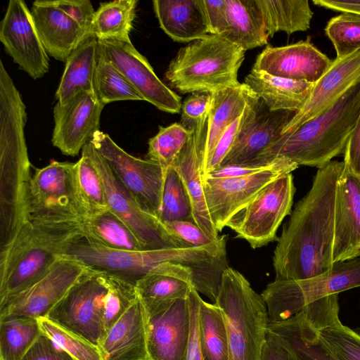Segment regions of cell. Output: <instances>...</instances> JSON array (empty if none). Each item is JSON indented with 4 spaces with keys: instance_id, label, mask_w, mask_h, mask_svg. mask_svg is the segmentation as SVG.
<instances>
[{
    "instance_id": "obj_7",
    "label": "cell",
    "mask_w": 360,
    "mask_h": 360,
    "mask_svg": "<svg viewBox=\"0 0 360 360\" xmlns=\"http://www.w3.org/2000/svg\"><path fill=\"white\" fill-rule=\"evenodd\" d=\"M360 287V257L333 263L326 271L305 279H278L261 296L269 322L287 320L321 298Z\"/></svg>"
},
{
    "instance_id": "obj_48",
    "label": "cell",
    "mask_w": 360,
    "mask_h": 360,
    "mask_svg": "<svg viewBox=\"0 0 360 360\" xmlns=\"http://www.w3.org/2000/svg\"><path fill=\"white\" fill-rule=\"evenodd\" d=\"M58 9L78 23L88 34H91V26L95 11L89 0L51 1Z\"/></svg>"
},
{
    "instance_id": "obj_41",
    "label": "cell",
    "mask_w": 360,
    "mask_h": 360,
    "mask_svg": "<svg viewBox=\"0 0 360 360\" xmlns=\"http://www.w3.org/2000/svg\"><path fill=\"white\" fill-rule=\"evenodd\" d=\"M193 134L182 124L159 127L155 136L149 139L148 159L159 163L165 169L171 167Z\"/></svg>"
},
{
    "instance_id": "obj_43",
    "label": "cell",
    "mask_w": 360,
    "mask_h": 360,
    "mask_svg": "<svg viewBox=\"0 0 360 360\" xmlns=\"http://www.w3.org/2000/svg\"><path fill=\"white\" fill-rule=\"evenodd\" d=\"M37 319L42 334L53 341L75 360H103L98 346L45 316Z\"/></svg>"
},
{
    "instance_id": "obj_1",
    "label": "cell",
    "mask_w": 360,
    "mask_h": 360,
    "mask_svg": "<svg viewBox=\"0 0 360 360\" xmlns=\"http://www.w3.org/2000/svg\"><path fill=\"white\" fill-rule=\"evenodd\" d=\"M344 161L318 169L308 193L283 225L273 256L276 278L300 280L321 274L333 262L337 184Z\"/></svg>"
},
{
    "instance_id": "obj_51",
    "label": "cell",
    "mask_w": 360,
    "mask_h": 360,
    "mask_svg": "<svg viewBox=\"0 0 360 360\" xmlns=\"http://www.w3.org/2000/svg\"><path fill=\"white\" fill-rule=\"evenodd\" d=\"M210 34L221 37L227 29L226 0H202Z\"/></svg>"
},
{
    "instance_id": "obj_13",
    "label": "cell",
    "mask_w": 360,
    "mask_h": 360,
    "mask_svg": "<svg viewBox=\"0 0 360 360\" xmlns=\"http://www.w3.org/2000/svg\"><path fill=\"white\" fill-rule=\"evenodd\" d=\"M298 167L285 158H279L270 167L252 175L204 179L202 184L207 210L218 232H221L227 222L264 187Z\"/></svg>"
},
{
    "instance_id": "obj_38",
    "label": "cell",
    "mask_w": 360,
    "mask_h": 360,
    "mask_svg": "<svg viewBox=\"0 0 360 360\" xmlns=\"http://www.w3.org/2000/svg\"><path fill=\"white\" fill-rule=\"evenodd\" d=\"M41 334L37 319H0V356L6 360H20Z\"/></svg>"
},
{
    "instance_id": "obj_27",
    "label": "cell",
    "mask_w": 360,
    "mask_h": 360,
    "mask_svg": "<svg viewBox=\"0 0 360 360\" xmlns=\"http://www.w3.org/2000/svg\"><path fill=\"white\" fill-rule=\"evenodd\" d=\"M162 30L174 41L192 42L210 34L202 0H155Z\"/></svg>"
},
{
    "instance_id": "obj_36",
    "label": "cell",
    "mask_w": 360,
    "mask_h": 360,
    "mask_svg": "<svg viewBox=\"0 0 360 360\" xmlns=\"http://www.w3.org/2000/svg\"><path fill=\"white\" fill-rule=\"evenodd\" d=\"M136 0H115L101 3L95 11L91 34L98 39L130 41L136 16Z\"/></svg>"
},
{
    "instance_id": "obj_23",
    "label": "cell",
    "mask_w": 360,
    "mask_h": 360,
    "mask_svg": "<svg viewBox=\"0 0 360 360\" xmlns=\"http://www.w3.org/2000/svg\"><path fill=\"white\" fill-rule=\"evenodd\" d=\"M360 257V176L345 165L335 197L333 262Z\"/></svg>"
},
{
    "instance_id": "obj_3",
    "label": "cell",
    "mask_w": 360,
    "mask_h": 360,
    "mask_svg": "<svg viewBox=\"0 0 360 360\" xmlns=\"http://www.w3.org/2000/svg\"><path fill=\"white\" fill-rule=\"evenodd\" d=\"M82 235L81 226L25 225L0 254V303L44 278L62 257L67 244Z\"/></svg>"
},
{
    "instance_id": "obj_10",
    "label": "cell",
    "mask_w": 360,
    "mask_h": 360,
    "mask_svg": "<svg viewBox=\"0 0 360 360\" xmlns=\"http://www.w3.org/2000/svg\"><path fill=\"white\" fill-rule=\"evenodd\" d=\"M295 193L293 176L291 173L284 174L258 193L226 226L253 249L278 240L277 230L284 218L292 212Z\"/></svg>"
},
{
    "instance_id": "obj_30",
    "label": "cell",
    "mask_w": 360,
    "mask_h": 360,
    "mask_svg": "<svg viewBox=\"0 0 360 360\" xmlns=\"http://www.w3.org/2000/svg\"><path fill=\"white\" fill-rule=\"evenodd\" d=\"M251 89L245 84L212 94V105L207 117V138L201 174L210 161L213 150L225 130L242 114Z\"/></svg>"
},
{
    "instance_id": "obj_22",
    "label": "cell",
    "mask_w": 360,
    "mask_h": 360,
    "mask_svg": "<svg viewBox=\"0 0 360 360\" xmlns=\"http://www.w3.org/2000/svg\"><path fill=\"white\" fill-rule=\"evenodd\" d=\"M207 117L193 127V134L172 167L179 174L187 195L191 210L192 220L210 238H219L206 204L201 169L207 138Z\"/></svg>"
},
{
    "instance_id": "obj_55",
    "label": "cell",
    "mask_w": 360,
    "mask_h": 360,
    "mask_svg": "<svg viewBox=\"0 0 360 360\" xmlns=\"http://www.w3.org/2000/svg\"><path fill=\"white\" fill-rule=\"evenodd\" d=\"M260 360H296L285 348L275 342L266 338L263 346Z\"/></svg>"
},
{
    "instance_id": "obj_25",
    "label": "cell",
    "mask_w": 360,
    "mask_h": 360,
    "mask_svg": "<svg viewBox=\"0 0 360 360\" xmlns=\"http://www.w3.org/2000/svg\"><path fill=\"white\" fill-rule=\"evenodd\" d=\"M40 39L48 55L66 62L89 34L51 1H35L30 10Z\"/></svg>"
},
{
    "instance_id": "obj_35",
    "label": "cell",
    "mask_w": 360,
    "mask_h": 360,
    "mask_svg": "<svg viewBox=\"0 0 360 360\" xmlns=\"http://www.w3.org/2000/svg\"><path fill=\"white\" fill-rule=\"evenodd\" d=\"M339 307L326 311L312 323L337 360H360V328L352 329L339 319Z\"/></svg>"
},
{
    "instance_id": "obj_12",
    "label": "cell",
    "mask_w": 360,
    "mask_h": 360,
    "mask_svg": "<svg viewBox=\"0 0 360 360\" xmlns=\"http://www.w3.org/2000/svg\"><path fill=\"white\" fill-rule=\"evenodd\" d=\"M91 141L136 204L144 212L158 218L166 169L155 161L129 154L101 130Z\"/></svg>"
},
{
    "instance_id": "obj_5",
    "label": "cell",
    "mask_w": 360,
    "mask_h": 360,
    "mask_svg": "<svg viewBox=\"0 0 360 360\" xmlns=\"http://www.w3.org/2000/svg\"><path fill=\"white\" fill-rule=\"evenodd\" d=\"M215 304L226 324L229 360H260L267 338L266 304L239 271L224 272Z\"/></svg>"
},
{
    "instance_id": "obj_6",
    "label": "cell",
    "mask_w": 360,
    "mask_h": 360,
    "mask_svg": "<svg viewBox=\"0 0 360 360\" xmlns=\"http://www.w3.org/2000/svg\"><path fill=\"white\" fill-rule=\"evenodd\" d=\"M75 184V162L53 160L34 168L28 188L27 224L78 227L86 220Z\"/></svg>"
},
{
    "instance_id": "obj_32",
    "label": "cell",
    "mask_w": 360,
    "mask_h": 360,
    "mask_svg": "<svg viewBox=\"0 0 360 360\" xmlns=\"http://www.w3.org/2000/svg\"><path fill=\"white\" fill-rule=\"evenodd\" d=\"M193 288L191 269L172 262L162 264L135 285L137 295L143 302L187 298Z\"/></svg>"
},
{
    "instance_id": "obj_39",
    "label": "cell",
    "mask_w": 360,
    "mask_h": 360,
    "mask_svg": "<svg viewBox=\"0 0 360 360\" xmlns=\"http://www.w3.org/2000/svg\"><path fill=\"white\" fill-rule=\"evenodd\" d=\"M75 179L77 195L86 219L109 210L101 179L89 157L83 152L79 160L75 162Z\"/></svg>"
},
{
    "instance_id": "obj_44",
    "label": "cell",
    "mask_w": 360,
    "mask_h": 360,
    "mask_svg": "<svg viewBox=\"0 0 360 360\" xmlns=\"http://www.w3.org/2000/svg\"><path fill=\"white\" fill-rule=\"evenodd\" d=\"M325 32L333 43L336 58H340L360 50V16L342 13L332 18Z\"/></svg>"
},
{
    "instance_id": "obj_11",
    "label": "cell",
    "mask_w": 360,
    "mask_h": 360,
    "mask_svg": "<svg viewBox=\"0 0 360 360\" xmlns=\"http://www.w3.org/2000/svg\"><path fill=\"white\" fill-rule=\"evenodd\" d=\"M82 152L89 157L101 179L109 211L130 228L144 250L191 248L175 237L158 218L144 212L136 204L91 141L83 147Z\"/></svg>"
},
{
    "instance_id": "obj_4",
    "label": "cell",
    "mask_w": 360,
    "mask_h": 360,
    "mask_svg": "<svg viewBox=\"0 0 360 360\" xmlns=\"http://www.w3.org/2000/svg\"><path fill=\"white\" fill-rule=\"evenodd\" d=\"M243 49L214 34L181 48L169 63L165 77L181 94L209 93L234 87L244 59Z\"/></svg>"
},
{
    "instance_id": "obj_56",
    "label": "cell",
    "mask_w": 360,
    "mask_h": 360,
    "mask_svg": "<svg viewBox=\"0 0 360 360\" xmlns=\"http://www.w3.org/2000/svg\"><path fill=\"white\" fill-rule=\"evenodd\" d=\"M0 360H6L4 358H3L2 356H0Z\"/></svg>"
},
{
    "instance_id": "obj_24",
    "label": "cell",
    "mask_w": 360,
    "mask_h": 360,
    "mask_svg": "<svg viewBox=\"0 0 360 360\" xmlns=\"http://www.w3.org/2000/svg\"><path fill=\"white\" fill-rule=\"evenodd\" d=\"M99 349L103 360H150L146 311L139 297L106 332Z\"/></svg>"
},
{
    "instance_id": "obj_34",
    "label": "cell",
    "mask_w": 360,
    "mask_h": 360,
    "mask_svg": "<svg viewBox=\"0 0 360 360\" xmlns=\"http://www.w3.org/2000/svg\"><path fill=\"white\" fill-rule=\"evenodd\" d=\"M269 37L278 32L290 34L310 27L313 12L308 0H256Z\"/></svg>"
},
{
    "instance_id": "obj_2",
    "label": "cell",
    "mask_w": 360,
    "mask_h": 360,
    "mask_svg": "<svg viewBox=\"0 0 360 360\" xmlns=\"http://www.w3.org/2000/svg\"><path fill=\"white\" fill-rule=\"evenodd\" d=\"M359 113L360 82L323 114L281 135L261 158L260 164L282 158L298 166L323 167L345 153Z\"/></svg>"
},
{
    "instance_id": "obj_18",
    "label": "cell",
    "mask_w": 360,
    "mask_h": 360,
    "mask_svg": "<svg viewBox=\"0 0 360 360\" xmlns=\"http://www.w3.org/2000/svg\"><path fill=\"white\" fill-rule=\"evenodd\" d=\"M0 40L14 63L32 79H39L48 72L49 55L24 1H9L1 22Z\"/></svg>"
},
{
    "instance_id": "obj_16",
    "label": "cell",
    "mask_w": 360,
    "mask_h": 360,
    "mask_svg": "<svg viewBox=\"0 0 360 360\" xmlns=\"http://www.w3.org/2000/svg\"><path fill=\"white\" fill-rule=\"evenodd\" d=\"M90 269L76 259L62 257L40 281L0 303V319L46 316Z\"/></svg>"
},
{
    "instance_id": "obj_29",
    "label": "cell",
    "mask_w": 360,
    "mask_h": 360,
    "mask_svg": "<svg viewBox=\"0 0 360 360\" xmlns=\"http://www.w3.org/2000/svg\"><path fill=\"white\" fill-rule=\"evenodd\" d=\"M98 51V39L91 34L70 54L56 92L58 103L64 104L82 91L94 92Z\"/></svg>"
},
{
    "instance_id": "obj_37",
    "label": "cell",
    "mask_w": 360,
    "mask_h": 360,
    "mask_svg": "<svg viewBox=\"0 0 360 360\" xmlns=\"http://www.w3.org/2000/svg\"><path fill=\"white\" fill-rule=\"evenodd\" d=\"M198 330L204 360H229L228 336L224 317L214 303L199 302Z\"/></svg>"
},
{
    "instance_id": "obj_21",
    "label": "cell",
    "mask_w": 360,
    "mask_h": 360,
    "mask_svg": "<svg viewBox=\"0 0 360 360\" xmlns=\"http://www.w3.org/2000/svg\"><path fill=\"white\" fill-rule=\"evenodd\" d=\"M360 82V50L333 60L330 68L314 83L302 109L281 132H292L305 122L330 108L349 89Z\"/></svg>"
},
{
    "instance_id": "obj_52",
    "label": "cell",
    "mask_w": 360,
    "mask_h": 360,
    "mask_svg": "<svg viewBox=\"0 0 360 360\" xmlns=\"http://www.w3.org/2000/svg\"><path fill=\"white\" fill-rule=\"evenodd\" d=\"M276 159L267 165H235L221 166L207 174L204 179L207 177L216 179L233 178L252 175L270 167Z\"/></svg>"
},
{
    "instance_id": "obj_14",
    "label": "cell",
    "mask_w": 360,
    "mask_h": 360,
    "mask_svg": "<svg viewBox=\"0 0 360 360\" xmlns=\"http://www.w3.org/2000/svg\"><path fill=\"white\" fill-rule=\"evenodd\" d=\"M295 113L289 110H270L251 90L245 108L243 124L219 167L262 165L261 158L281 136L282 131Z\"/></svg>"
},
{
    "instance_id": "obj_45",
    "label": "cell",
    "mask_w": 360,
    "mask_h": 360,
    "mask_svg": "<svg viewBox=\"0 0 360 360\" xmlns=\"http://www.w3.org/2000/svg\"><path fill=\"white\" fill-rule=\"evenodd\" d=\"M137 297L134 286L112 276L104 305L105 335Z\"/></svg>"
},
{
    "instance_id": "obj_20",
    "label": "cell",
    "mask_w": 360,
    "mask_h": 360,
    "mask_svg": "<svg viewBox=\"0 0 360 360\" xmlns=\"http://www.w3.org/2000/svg\"><path fill=\"white\" fill-rule=\"evenodd\" d=\"M333 60L319 51L311 37L297 43L274 47L267 45L257 56L252 69L297 81L316 83Z\"/></svg>"
},
{
    "instance_id": "obj_26",
    "label": "cell",
    "mask_w": 360,
    "mask_h": 360,
    "mask_svg": "<svg viewBox=\"0 0 360 360\" xmlns=\"http://www.w3.org/2000/svg\"><path fill=\"white\" fill-rule=\"evenodd\" d=\"M267 338L285 348L296 360H337L302 311L283 321H269Z\"/></svg>"
},
{
    "instance_id": "obj_42",
    "label": "cell",
    "mask_w": 360,
    "mask_h": 360,
    "mask_svg": "<svg viewBox=\"0 0 360 360\" xmlns=\"http://www.w3.org/2000/svg\"><path fill=\"white\" fill-rule=\"evenodd\" d=\"M158 219L164 224L181 220L193 221L188 197L179 174L172 167L166 169Z\"/></svg>"
},
{
    "instance_id": "obj_50",
    "label": "cell",
    "mask_w": 360,
    "mask_h": 360,
    "mask_svg": "<svg viewBox=\"0 0 360 360\" xmlns=\"http://www.w3.org/2000/svg\"><path fill=\"white\" fill-rule=\"evenodd\" d=\"M20 360H75L45 335L41 334Z\"/></svg>"
},
{
    "instance_id": "obj_17",
    "label": "cell",
    "mask_w": 360,
    "mask_h": 360,
    "mask_svg": "<svg viewBox=\"0 0 360 360\" xmlns=\"http://www.w3.org/2000/svg\"><path fill=\"white\" fill-rule=\"evenodd\" d=\"M100 52L131 83L145 101L168 113H179L181 98L156 75L148 60L132 43L116 39H98Z\"/></svg>"
},
{
    "instance_id": "obj_49",
    "label": "cell",
    "mask_w": 360,
    "mask_h": 360,
    "mask_svg": "<svg viewBox=\"0 0 360 360\" xmlns=\"http://www.w3.org/2000/svg\"><path fill=\"white\" fill-rule=\"evenodd\" d=\"M245 116V109L242 114L225 130L219 139L211 157L207 167L202 176L204 177L218 168L236 140Z\"/></svg>"
},
{
    "instance_id": "obj_47",
    "label": "cell",
    "mask_w": 360,
    "mask_h": 360,
    "mask_svg": "<svg viewBox=\"0 0 360 360\" xmlns=\"http://www.w3.org/2000/svg\"><path fill=\"white\" fill-rule=\"evenodd\" d=\"M169 231L188 247H201L214 242L193 221H176L165 224Z\"/></svg>"
},
{
    "instance_id": "obj_8",
    "label": "cell",
    "mask_w": 360,
    "mask_h": 360,
    "mask_svg": "<svg viewBox=\"0 0 360 360\" xmlns=\"http://www.w3.org/2000/svg\"><path fill=\"white\" fill-rule=\"evenodd\" d=\"M31 166L25 140L0 142V254L8 250L27 224Z\"/></svg>"
},
{
    "instance_id": "obj_19",
    "label": "cell",
    "mask_w": 360,
    "mask_h": 360,
    "mask_svg": "<svg viewBox=\"0 0 360 360\" xmlns=\"http://www.w3.org/2000/svg\"><path fill=\"white\" fill-rule=\"evenodd\" d=\"M105 106L95 92L82 91L53 108L51 142L65 155L76 156L98 131Z\"/></svg>"
},
{
    "instance_id": "obj_9",
    "label": "cell",
    "mask_w": 360,
    "mask_h": 360,
    "mask_svg": "<svg viewBox=\"0 0 360 360\" xmlns=\"http://www.w3.org/2000/svg\"><path fill=\"white\" fill-rule=\"evenodd\" d=\"M111 278L90 269L45 317L99 347L105 335L104 305Z\"/></svg>"
},
{
    "instance_id": "obj_54",
    "label": "cell",
    "mask_w": 360,
    "mask_h": 360,
    "mask_svg": "<svg viewBox=\"0 0 360 360\" xmlns=\"http://www.w3.org/2000/svg\"><path fill=\"white\" fill-rule=\"evenodd\" d=\"M312 2L328 9L360 16V0H313Z\"/></svg>"
},
{
    "instance_id": "obj_53",
    "label": "cell",
    "mask_w": 360,
    "mask_h": 360,
    "mask_svg": "<svg viewBox=\"0 0 360 360\" xmlns=\"http://www.w3.org/2000/svg\"><path fill=\"white\" fill-rule=\"evenodd\" d=\"M345 166L360 176V113L344 153Z\"/></svg>"
},
{
    "instance_id": "obj_40",
    "label": "cell",
    "mask_w": 360,
    "mask_h": 360,
    "mask_svg": "<svg viewBox=\"0 0 360 360\" xmlns=\"http://www.w3.org/2000/svg\"><path fill=\"white\" fill-rule=\"evenodd\" d=\"M94 92L105 105L115 101H144L126 77L100 51L94 77Z\"/></svg>"
},
{
    "instance_id": "obj_31",
    "label": "cell",
    "mask_w": 360,
    "mask_h": 360,
    "mask_svg": "<svg viewBox=\"0 0 360 360\" xmlns=\"http://www.w3.org/2000/svg\"><path fill=\"white\" fill-rule=\"evenodd\" d=\"M227 29L221 37L244 51L267 44L268 35L256 0H226Z\"/></svg>"
},
{
    "instance_id": "obj_33",
    "label": "cell",
    "mask_w": 360,
    "mask_h": 360,
    "mask_svg": "<svg viewBox=\"0 0 360 360\" xmlns=\"http://www.w3.org/2000/svg\"><path fill=\"white\" fill-rule=\"evenodd\" d=\"M81 229L82 236L96 245L117 250H144L130 228L109 210L87 218Z\"/></svg>"
},
{
    "instance_id": "obj_28",
    "label": "cell",
    "mask_w": 360,
    "mask_h": 360,
    "mask_svg": "<svg viewBox=\"0 0 360 360\" xmlns=\"http://www.w3.org/2000/svg\"><path fill=\"white\" fill-rule=\"evenodd\" d=\"M271 111H300L308 100L314 83L277 77L255 69L244 82Z\"/></svg>"
},
{
    "instance_id": "obj_46",
    "label": "cell",
    "mask_w": 360,
    "mask_h": 360,
    "mask_svg": "<svg viewBox=\"0 0 360 360\" xmlns=\"http://www.w3.org/2000/svg\"><path fill=\"white\" fill-rule=\"evenodd\" d=\"M212 100V94L209 93H193L187 97L181 106L182 124L188 129H191L199 121L208 116Z\"/></svg>"
},
{
    "instance_id": "obj_15",
    "label": "cell",
    "mask_w": 360,
    "mask_h": 360,
    "mask_svg": "<svg viewBox=\"0 0 360 360\" xmlns=\"http://www.w3.org/2000/svg\"><path fill=\"white\" fill-rule=\"evenodd\" d=\"M150 360H188L191 314L188 297L143 302Z\"/></svg>"
}]
</instances>
